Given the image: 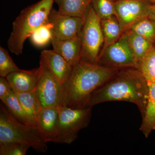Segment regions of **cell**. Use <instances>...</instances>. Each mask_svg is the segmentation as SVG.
Listing matches in <instances>:
<instances>
[{"label":"cell","mask_w":155,"mask_h":155,"mask_svg":"<svg viewBox=\"0 0 155 155\" xmlns=\"http://www.w3.org/2000/svg\"><path fill=\"white\" fill-rule=\"evenodd\" d=\"M148 94L147 81L138 69L124 68L92 94L86 107L107 102L123 101L135 104L143 115Z\"/></svg>","instance_id":"6da1fadb"},{"label":"cell","mask_w":155,"mask_h":155,"mask_svg":"<svg viewBox=\"0 0 155 155\" xmlns=\"http://www.w3.org/2000/svg\"><path fill=\"white\" fill-rule=\"evenodd\" d=\"M119 70L80 61L73 67L70 77L63 84L62 105L72 108L86 107L92 94Z\"/></svg>","instance_id":"7a4b0ae2"},{"label":"cell","mask_w":155,"mask_h":155,"mask_svg":"<svg viewBox=\"0 0 155 155\" xmlns=\"http://www.w3.org/2000/svg\"><path fill=\"white\" fill-rule=\"evenodd\" d=\"M54 0H40L22 10L12 24L8 41V49L19 56L23 52L24 43L34 31L49 23V16Z\"/></svg>","instance_id":"3957f363"},{"label":"cell","mask_w":155,"mask_h":155,"mask_svg":"<svg viewBox=\"0 0 155 155\" xmlns=\"http://www.w3.org/2000/svg\"><path fill=\"white\" fill-rule=\"evenodd\" d=\"M18 142L28 146L39 153L48 150L45 141L37 127L18 121L5 106H0V143Z\"/></svg>","instance_id":"277c9868"},{"label":"cell","mask_w":155,"mask_h":155,"mask_svg":"<svg viewBox=\"0 0 155 155\" xmlns=\"http://www.w3.org/2000/svg\"><path fill=\"white\" fill-rule=\"evenodd\" d=\"M59 117L54 143L70 144L76 140L79 131L88 126L91 116L92 107L72 108L58 107Z\"/></svg>","instance_id":"5b68a950"},{"label":"cell","mask_w":155,"mask_h":155,"mask_svg":"<svg viewBox=\"0 0 155 155\" xmlns=\"http://www.w3.org/2000/svg\"><path fill=\"white\" fill-rule=\"evenodd\" d=\"M78 36L81 43V61L97 64L104 43L101 20L91 5L85 17L84 24Z\"/></svg>","instance_id":"8992f818"},{"label":"cell","mask_w":155,"mask_h":155,"mask_svg":"<svg viewBox=\"0 0 155 155\" xmlns=\"http://www.w3.org/2000/svg\"><path fill=\"white\" fill-rule=\"evenodd\" d=\"M41 73L36 89L37 97L42 108L62 105L63 84L42 60H40Z\"/></svg>","instance_id":"52a82bcc"},{"label":"cell","mask_w":155,"mask_h":155,"mask_svg":"<svg viewBox=\"0 0 155 155\" xmlns=\"http://www.w3.org/2000/svg\"><path fill=\"white\" fill-rule=\"evenodd\" d=\"M97 64L104 67L122 69L137 67V63L124 32L117 41L108 46L99 57Z\"/></svg>","instance_id":"ba28073f"},{"label":"cell","mask_w":155,"mask_h":155,"mask_svg":"<svg viewBox=\"0 0 155 155\" xmlns=\"http://www.w3.org/2000/svg\"><path fill=\"white\" fill-rule=\"evenodd\" d=\"M152 3L150 0H116L115 16L123 33L139 20L148 17Z\"/></svg>","instance_id":"9c48e42d"},{"label":"cell","mask_w":155,"mask_h":155,"mask_svg":"<svg viewBox=\"0 0 155 155\" xmlns=\"http://www.w3.org/2000/svg\"><path fill=\"white\" fill-rule=\"evenodd\" d=\"M48 19L52 25L53 36L60 40L69 39L78 36L85 21V18L61 14L53 8Z\"/></svg>","instance_id":"30bf717a"},{"label":"cell","mask_w":155,"mask_h":155,"mask_svg":"<svg viewBox=\"0 0 155 155\" xmlns=\"http://www.w3.org/2000/svg\"><path fill=\"white\" fill-rule=\"evenodd\" d=\"M40 59L63 84L66 83L72 74L73 67L61 55L52 50H44Z\"/></svg>","instance_id":"8fae6325"},{"label":"cell","mask_w":155,"mask_h":155,"mask_svg":"<svg viewBox=\"0 0 155 155\" xmlns=\"http://www.w3.org/2000/svg\"><path fill=\"white\" fill-rule=\"evenodd\" d=\"M41 73V68L21 70L10 73L6 77L13 90L17 93L35 90Z\"/></svg>","instance_id":"7c38bea8"},{"label":"cell","mask_w":155,"mask_h":155,"mask_svg":"<svg viewBox=\"0 0 155 155\" xmlns=\"http://www.w3.org/2000/svg\"><path fill=\"white\" fill-rule=\"evenodd\" d=\"M53 50L61 55L72 67L81 59V43L78 36L67 40H60L52 37L51 41Z\"/></svg>","instance_id":"4fadbf2b"},{"label":"cell","mask_w":155,"mask_h":155,"mask_svg":"<svg viewBox=\"0 0 155 155\" xmlns=\"http://www.w3.org/2000/svg\"><path fill=\"white\" fill-rule=\"evenodd\" d=\"M59 117L58 107L42 108L37 127L47 143L54 140Z\"/></svg>","instance_id":"5bb4252c"},{"label":"cell","mask_w":155,"mask_h":155,"mask_svg":"<svg viewBox=\"0 0 155 155\" xmlns=\"http://www.w3.org/2000/svg\"><path fill=\"white\" fill-rule=\"evenodd\" d=\"M16 94L31 125L37 127L39 115L42 107L37 97L35 91L22 93H16Z\"/></svg>","instance_id":"9a60e30c"},{"label":"cell","mask_w":155,"mask_h":155,"mask_svg":"<svg viewBox=\"0 0 155 155\" xmlns=\"http://www.w3.org/2000/svg\"><path fill=\"white\" fill-rule=\"evenodd\" d=\"M149 88L148 98L143 115L140 130L146 137H148L155 130V82H147Z\"/></svg>","instance_id":"2e32d148"},{"label":"cell","mask_w":155,"mask_h":155,"mask_svg":"<svg viewBox=\"0 0 155 155\" xmlns=\"http://www.w3.org/2000/svg\"><path fill=\"white\" fill-rule=\"evenodd\" d=\"M101 25L104 43L100 54L108 46L117 41L123 34L121 25L115 15L101 20Z\"/></svg>","instance_id":"e0dca14e"},{"label":"cell","mask_w":155,"mask_h":155,"mask_svg":"<svg viewBox=\"0 0 155 155\" xmlns=\"http://www.w3.org/2000/svg\"><path fill=\"white\" fill-rule=\"evenodd\" d=\"M91 0H54L59 13L85 18Z\"/></svg>","instance_id":"ac0fdd59"},{"label":"cell","mask_w":155,"mask_h":155,"mask_svg":"<svg viewBox=\"0 0 155 155\" xmlns=\"http://www.w3.org/2000/svg\"><path fill=\"white\" fill-rule=\"evenodd\" d=\"M125 33L127 35L128 43L137 64L146 55L154 43L150 41L143 37L126 30Z\"/></svg>","instance_id":"d6986e66"},{"label":"cell","mask_w":155,"mask_h":155,"mask_svg":"<svg viewBox=\"0 0 155 155\" xmlns=\"http://www.w3.org/2000/svg\"><path fill=\"white\" fill-rule=\"evenodd\" d=\"M2 101L14 118L26 125H31L14 91Z\"/></svg>","instance_id":"ffe728a7"},{"label":"cell","mask_w":155,"mask_h":155,"mask_svg":"<svg viewBox=\"0 0 155 155\" xmlns=\"http://www.w3.org/2000/svg\"><path fill=\"white\" fill-rule=\"evenodd\" d=\"M127 30L130 31L155 43V21L149 16L135 22Z\"/></svg>","instance_id":"44dd1931"},{"label":"cell","mask_w":155,"mask_h":155,"mask_svg":"<svg viewBox=\"0 0 155 155\" xmlns=\"http://www.w3.org/2000/svg\"><path fill=\"white\" fill-rule=\"evenodd\" d=\"M147 82H155V43L146 55L137 64Z\"/></svg>","instance_id":"7402d4cb"},{"label":"cell","mask_w":155,"mask_h":155,"mask_svg":"<svg viewBox=\"0 0 155 155\" xmlns=\"http://www.w3.org/2000/svg\"><path fill=\"white\" fill-rule=\"evenodd\" d=\"M52 27V25L49 22L34 31L29 37L32 44L38 47H41L51 42L53 37Z\"/></svg>","instance_id":"603a6c76"},{"label":"cell","mask_w":155,"mask_h":155,"mask_svg":"<svg viewBox=\"0 0 155 155\" xmlns=\"http://www.w3.org/2000/svg\"><path fill=\"white\" fill-rule=\"evenodd\" d=\"M91 5L95 13L101 20L115 15L114 0H91Z\"/></svg>","instance_id":"cb8c5ba5"},{"label":"cell","mask_w":155,"mask_h":155,"mask_svg":"<svg viewBox=\"0 0 155 155\" xmlns=\"http://www.w3.org/2000/svg\"><path fill=\"white\" fill-rule=\"evenodd\" d=\"M20 69L14 63L8 51L0 47V77H6L12 72L19 71Z\"/></svg>","instance_id":"d4e9b609"},{"label":"cell","mask_w":155,"mask_h":155,"mask_svg":"<svg viewBox=\"0 0 155 155\" xmlns=\"http://www.w3.org/2000/svg\"><path fill=\"white\" fill-rule=\"evenodd\" d=\"M29 147L18 142L0 143L1 155H25Z\"/></svg>","instance_id":"484cf974"},{"label":"cell","mask_w":155,"mask_h":155,"mask_svg":"<svg viewBox=\"0 0 155 155\" xmlns=\"http://www.w3.org/2000/svg\"><path fill=\"white\" fill-rule=\"evenodd\" d=\"M13 89L5 77L0 78V99L1 101L7 97Z\"/></svg>","instance_id":"4316f807"},{"label":"cell","mask_w":155,"mask_h":155,"mask_svg":"<svg viewBox=\"0 0 155 155\" xmlns=\"http://www.w3.org/2000/svg\"><path fill=\"white\" fill-rule=\"evenodd\" d=\"M149 17L155 21V4H152V5Z\"/></svg>","instance_id":"83f0119b"},{"label":"cell","mask_w":155,"mask_h":155,"mask_svg":"<svg viewBox=\"0 0 155 155\" xmlns=\"http://www.w3.org/2000/svg\"><path fill=\"white\" fill-rule=\"evenodd\" d=\"M150 1L152 4H155V0H150Z\"/></svg>","instance_id":"f1b7e54d"},{"label":"cell","mask_w":155,"mask_h":155,"mask_svg":"<svg viewBox=\"0 0 155 155\" xmlns=\"http://www.w3.org/2000/svg\"><path fill=\"white\" fill-rule=\"evenodd\" d=\"M114 1H116V0H114Z\"/></svg>","instance_id":"f546056e"}]
</instances>
